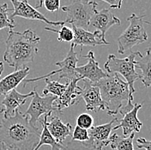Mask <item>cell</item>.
<instances>
[{"label":"cell","mask_w":151,"mask_h":150,"mask_svg":"<svg viewBox=\"0 0 151 150\" xmlns=\"http://www.w3.org/2000/svg\"><path fill=\"white\" fill-rule=\"evenodd\" d=\"M102 1L109 4L110 9H119L122 6L123 0H102Z\"/></svg>","instance_id":"cell-31"},{"label":"cell","mask_w":151,"mask_h":150,"mask_svg":"<svg viewBox=\"0 0 151 150\" xmlns=\"http://www.w3.org/2000/svg\"><path fill=\"white\" fill-rule=\"evenodd\" d=\"M94 84L99 87L106 111L110 116L119 112L124 106V102L133 101L130 95L129 85L117 74H108Z\"/></svg>","instance_id":"cell-3"},{"label":"cell","mask_w":151,"mask_h":150,"mask_svg":"<svg viewBox=\"0 0 151 150\" xmlns=\"http://www.w3.org/2000/svg\"><path fill=\"white\" fill-rule=\"evenodd\" d=\"M4 69V63L2 61H0V76L3 74Z\"/></svg>","instance_id":"cell-34"},{"label":"cell","mask_w":151,"mask_h":150,"mask_svg":"<svg viewBox=\"0 0 151 150\" xmlns=\"http://www.w3.org/2000/svg\"><path fill=\"white\" fill-rule=\"evenodd\" d=\"M30 69L26 66L22 69L14 71L12 74L7 75L0 80V95H6L10 91L16 89L18 84L23 81L29 74Z\"/></svg>","instance_id":"cell-19"},{"label":"cell","mask_w":151,"mask_h":150,"mask_svg":"<svg viewBox=\"0 0 151 150\" xmlns=\"http://www.w3.org/2000/svg\"><path fill=\"white\" fill-rule=\"evenodd\" d=\"M61 150H103L98 148L94 142L90 140L87 141H77L71 140L65 145L63 144Z\"/></svg>","instance_id":"cell-24"},{"label":"cell","mask_w":151,"mask_h":150,"mask_svg":"<svg viewBox=\"0 0 151 150\" xmlns=\"http://www.w3.org/2000/svg\"><path fill=\"white\" fill-rule=\"evenodd\" d=\"M40 38L31 28L23 32L9 29L5 41L6 48L4 60L13 67L15 71L22 69L33 62L38 54V46Z\"/></svg>","instance_id":"cell-2"},{"label":"cell","mask_w":151,"mask_h":150,"mask_svg":"<svg viewBox=\"0 0 151 150\" xmlns=\"http://www.w3.org/2000/svg\"><path fill=\"white\" fill-rule=\"evenodd\" d=\"M11 9H9L7 4H3L0 5V30L3 28L13 29L15 28V21L9 18V12Z\"/></svg>","instance_id":"cell-25"},{"label":"cell","mask_w":151,"mask_h":150,"mask_svg":"<svg viewBox=\"0 0 151 150\" xmlns=\"http://www.w3.org/2000/svg\"><path fill=\"white\" fill-rule=\"evenodd\" d=\"M0 150H19L16 148H13V147H9L8 145H6L4 142L3 141H0Z\"/></svg>","instance_id":"cell-32"},{"label":"cell","mask_w":151,"mask_h":150,"mask_svg":"<svg viewBox=\"0 0 151 150\" xmlns=\"http://www.w3.org/2000/svg\"><path fill=\"white\" fill-rule=\"evenodd\" d=\"M78 63V58H77V54L76 53L75 47L71 44L70 45V48L69 50V53L67 55V56L65 58L64 60L62 61H58L56 62V66L59 67V69L58 70H54L49 74L46 75H42L40 76L38 78H33V79H25L23 80L24 82V85L28 83H32V82H36V81H40L42 79H46L47 78H50L53 75L58 74V79H69L70 81H71L72 79L79 78L78 75L76 72V65Z\"/></svg>","instance_id":"cell-7"},{"label":"cell","mask_w":151,"mask_h":150,"mask_svg":"<svg viewBox=\"0 0 151 150\" xmlns=\"http://www.w3.org/2000/svg\"><path fill=\"white\" fill-rule=\"evenodd\" d=\"M118 120L119 119L115 117L107 123L93 126L88 130L89 140L93 141L98 148L103 149L104 147H106L108 145V140L111 136L112 130H113V123L118 122Z\"/></svg>","instance_id":"cell-17"},{"label":"cell","mask_w":151,"mask_h":150,"mask_svg":"<svg viewBox=\"0 0 151 150\" xmlns=\"http://www.w3.org/2000/svg\"><path fill=\"white\" fill-rule=\"evenodd\" d=\"M46 83L47 86L46 88L43 90V95L47 96V95H53L56 96L57 98H58L59 96H61L64 93V92L66 90L69 81H67L65 84H61L59 81L57 80H49L48 79H46Z\"/></svg>","instance_id":"cell-23"},{"label":"cell","mask_w":151,"mask_h":150,"mask_svg":"<svg viewBox=\"0 0 151 150\" xmlns=\"http://www.w3.org/2000/svg\"><path fill=\"white\" fill-rule=\"evenodd\" d=\"M81 2H83V3H88L90 0H80Z\"/></svg>","instance_id":"cell-36"},{"label":"cell","mask_w":151,"mask_h":150,"mask_svg":"<svg viewBox=\"0 0 151 150\" xmlns=\"http://www.w3.org/2000/svg\"><path fill=\"white\" fill-rule=\"evenodd\" d=\"M139 60H136L135 68H138L142 71L141 80L143 85L148 88L151 86V48L146 49V53L142 55H139Z\"/></svg>","instance_id":"cell-20"},{"label":"cell","mask_w":151,"mask_h":150,"mask_svg":"<svg viewBox=\"0 0 151 150\" xmlns=\"http://www.w3.org/2000/svg\"><path fill=\"white\" fill-rule=\"evenodd\" d=\"M43 1L44 0H35V9H40L43 5Z\"/></svg>","instance_id":"cell-33"},{"label":"cell","mask_w":151,"mask_h":150,"mask_svg":"<svg viewBox=\"0 0 151 150\" xmlns=\"http://www.w3.org/2000/svg\"><path fill=\"white\" fill-rule=\"evenodd\" d=\"M71 140L77 141H87L89 140V134L88 130L80 128L78 126H76L73 133H72V138Z\"/></svg>","instance_id":"cell-28"},{"label":"cell","mask_w":151,"mask_h":150,"mask_svg":"<svg viewBox=\"0 0 151 150\" xmlns=\"http://www.w3.org/2000/svg\"><path fill=\"white\" fill-rule=\"evenodd\" d=\"M72 30L74 32V39L71 44L74 47L80 46L81 51L83 47L85 46L95 47L100 45H108L109 42L106 41L101 36V33L98 30H94V32L88 31L87 29L81 28H77L72 26Z\"/></svg>","instance_id":"cell-11"},{"label":"cell","mask_w":151,"mask_h":150,"mask_svg":"<svg viewBox=\"0 0 151 150\" xmlns=\"http://www.w3.org/2000/svg\"><path fill=\"white\" fill-rule=\"evenodd\" d=\"M83 84L84 87L82 88L81 97L85 101L86 110L93 112L105 111V104L102 101L99 87L87 79H83Z\"/></svg>","instance_id":"cell-12"},{"label":"cell","mask_w":151,"mask_h":150,"mask_svg":"<svg viewBox=\"0 0 151 150\" xmlns=\"http://www.w3.org/2000/svg\"><path fill=\"white\" fill-rule=\"evenodd\" d=\"M47 31H52L58 34V40L59 42H72L74 39V32L72 28L67 26H62L60 30H56L54 28H50V27H46L45 28Z\"/></svg>","instance_id":"cell-26"},{"label":"cell","mask_w":151,"mask_h":150,"mask_svg":"<svg viewBox=\"0 0 151 150\" xmlns=\"http://www.w3.org/2000/svg\"><path fill=\"white\" fill-rule=\"evenodd\" d=\"M94 125V118L90 114L83 113L76 118V126L85 130H90Z\"/></svg>","instance_id":"cell-27"},{"label":"cell","mask_w":151,"mask_h":150,"mask_svg":"<svg viewBox=\"0 0 151 150\" xmlns=\"http://www.w3.org/2000/svg\"><path fill=\"white\" fill-rule=\"evenodd\" d=\"M40 131L27 115L17 110L0 122V141L19 150H33L38 144Z\"/></svg>","instance_id":"cell-1"},{"label":"cell","mask_w":151,"mask_h":150,"mask_svg":"<svg viewBox=\"0 0 151 150\" xmlns=\"http://www.w3.org/2000/svg\"><path fill=\"white\" fill-rule=\"evenodd\" d=\"M135 137V133L131 134L129 136H119L117 134H113L109 140L108 145L111 149L116 150H135L133 147V140Z\"/></svg>","instance_id":"cell-22"},{"label":"cell","mask_w":151,"mask_h":150,"mask_svg":"<svg viewBox=\"0 0 151 150\" xmlns=\"http://www.w3.org/2000/svg\"><path fill=\"white\" fill-rule=\"evenodd\" d=\"M4 108L3 106H0V114H4Z\"/></svg>","instance_id":"cell-35"},{"label":"cell","mask_w":151,"mask_h":150,"mask_svg":"<svg viewBox=\"0 0 151 150\" xmlns=\"http://www.w3.org/2000/svg\"><path fill=\"white\" fill-rule=\"evenodd\" d=\"M34 92L35 93L32 97L31 103L24 114L29 117L30 122L34 126H36V122H38V120H40L41 116H51L52 112L54 111L53 102L56 100L57 97L50 94L41 97L38 93L36 87L34 88Z\"/></svg>","instance_id":"cell-8"},{"label":"cell","mask_w":151,"mask_h":150,"mask_svg":"<svg viewBox=\"0 0 151 150\" xmlns=\"http://www.w3.org/2000/svg\"><path fill=\"white\" fill-rule=\"evenodd\" d=\"M98 4L89 1L83 3L76 0L70 3L69 5L63 6L62 10L66 13L65 23H70L71 26L87 29L89 27V22L92 17L98 11Z\"/></svg>","instance_id":"cell-6"},{"label":"cell","mask_w":151,"mask_h":150,"mask_svg":"<svg viewBox=\"0 0 151 150\" xmlns=\"http://www.w3.org/2000/svg\"><path fill=\"white\" fill-rule=\"evenodd\" d=\"M67 1H70V2L72 3V2H74V1H76V0H67Z\"/></svg>","instance_id":"cell-37"},{"label":"cell","mask_w":151,"mask_h":150,"mask_svg":"<svg viewBox=\"0 0 151 150\" xmlns=\"http://www.w3.org/2000/svg\"><path fill=\"white\" fill-rule=\"evenodd\" d=\"M43 4L48 11L56 12L60 8V0H44Z\"/></svg>","instance_id":"cell-29"},{"label":"cell","mask_w":151,"mask_h":150,"mask_svg":"<svg viewBox=\"0 0 151 150\" xmlns=\"http://www.w3.org/2000/svg\"><path fill=\"white\" fill-rule=\"evenodd\" d=\"M140 51L132 52L130 55L124 59L117 58L114 55H109L104 68L108 74H121L125 79L126 83L129 85L130 95L133 99V94L136 92L134 84L137 80L141 79V75L137 74L135 70L136 60L140 55Z\"/></svg>","instance_id":"cell-4"},{"label":"cell","mask_w":151,"mask_h":150,"mask_svg":"<svg viewBox=\"0 0 151 150\" xmlns=\"http://www.w3.org/2000/svg\"><path fill=\"white\" fill-rule=\"evenodd\" d=\"M137 148L138 149L151 150V141H149L145 138H137Z\"/></svg>","instance_id":"cell-30"},{"label":"cell","mask_w":151,"mask_h":150,"mask_svg":"<svg viewBox=\"0 0 151 150\" xmlns=\"http://www.w3.org/2000/svg\"><path fill=\"white\" fill-rule=\"evenodd\" d=\"M47 126L50 134L59 144H63L67 136L70 135L72 125L70 123H63L61 119L58 117H52L50 121L47 122Z\"/></svg>","instance_id":"cell-18"},{"label":"cell","mask_w":151,"mask_h":150,"mask_svg":"<svg viewBox=\"0 0 151 150\" xmlns=\"http://www.w3.org/2000/svg\"><path fill=\"white\" fill-rule=\"evenodd\" d=\"M82 80L81 78H76L69 81L68 86L64 93L53 102V108L56 111H61L64 109L68 108L79 102V97H81L82 88L77 85V82Z\"/></svg>","instance_id":"cell-13"},{"label":"cell","mask_w":151,"mask_h":150,"mask_svg":"<svg viewBox=\"0 0 151 150\" xmlns=\"http://www.w3.org/2000/svg\"><path fill=\"white\" fill-rule=\"evenodd\" d=\"M11 4H13L12 14L9 16V18L14 20L15 17H19L22 18L29 19V20H37L44 22L49 25L52 26H64L66 24L65 21H59V22H53L50 21L37 9L31 6L28 2V0H9Z\"/></svg>","instance_id":"cell-9"},{"label":"cell","mask_w":151,"mask_h":150,"mask_svg":"<svg viewBox=\"0 0 151 150\" xmlns=\"http://www.w3.org/2000/svg\"><path fill=\"white\" fill-rule=\"evenodd\" d=\"M34 93L35 92L33 90L28 93L22 94L16 89L8 92L1 102V104L4 108V112L3 114L4 118H8L13 116L21 105H23L26 103L28 98L34 96Z\"/></svg>","instance_id":"cell-16"},{"label":"cell","mask_w":151,"mask_h":150,"mask_svg":"<svg viewBox=\"0 0 151 150\" xmlns=\"http://www.w3.org/2000/svg\"><path fill=\"white\" fill-rule=\"evenodd\" d=\"M113 25H120V20L114 16L111 9H103L97 11L89 22V28H94L101 33V36L106 39V31Z\"/></svg>","instance_id":"cell-15"},{"label":"cell","mask_w":151,"mask_h":150,"mask_svg":"<svg viewBox=\"0 0 151 150\" xmlns=\"http://www.w3.org/2000/svg\"><path fill=\"white\" fill-rule=\"evenodd\" d=\"M48 117H50V116L45 115L43 119H41V120L40 119V124L42 125V130L40 132L39 142L33 150H39L40 148L43 145H49L52 148L51 150H61L62 147H63V144H59L58 142H57L56 140L52 137V135L50 134V132L47 129V122Z\"/></svg>","instance_id":"cell-21"},{"label":"cell","mask_w":151,"mask_h":150,"mask_svg":"<svg viewBox=\"0 0 151 150\" xmlns=\"http://www.w3.org/2000/svg\"><path fill=\"white\" fill-rule=\"evenodd\" d=\"M142 107V104L141 103H135L132 110H131L129 112L124 114L122 119L118 120L119 124L113 127V130L122 128L123 136L124 137L129 136L132 133L140 132L142 127V123L137 118V112Z\"/></svg>","instance_id":"cell-14"},{"label":"cell","mask_w":151,"mask_h":150,"mask_svg":"<svg viewBox=\"0 0 151 150\" xmlns=\"http://www.w3.org/2000/svg\"><path fill=\"white\" fill-rule=\"evenodd\" d=\"M84 58L88 60V63L83 66H76V72L81 79H87L89 82L95 84L108 76V74L99 66V63L95 60L94 52L89 51Z\"/></svg>","instance_id":"cell-10"},{"label":"cell","mask_w":151,"mask_h":150,"mask_svg":"<svg viewBox=\"0 0 151 150\" xmlns=\"http://www.w3.org/2000/svg\"><path fill=\"white\" fill-rule=\"evenodd\" d=\"M144 16H137L135 13L127 18L129 26L118 38V53L124 55L127 51H131L132 47L143 43L148 41V35L144 28V23L150 24L148 21H145Z\"/></svg>","instance_id":"cell-5"}]
</instances>
